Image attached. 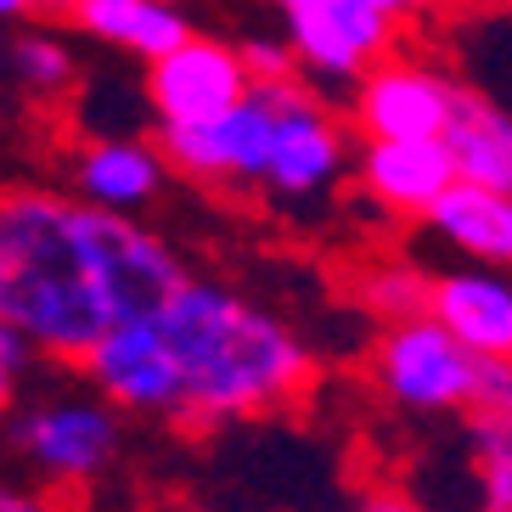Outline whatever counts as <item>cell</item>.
<instances>
[{"label": "cell", "instance_id": "1", "mask_svg": "<svg viewBox=\"0 0 512 512\" xmlns=\"http://www.w3.org/2000/svg\"><path fill=\"white\" fill-rule=\"evenodd\" d=\"M181 276V254L130 214L51 186H0V321L29 355L79 366L107 327L158 310Z\"/></svg>", "mask_w": 512, "mask_h": 512}, {"label": "cell", "instance_id": "2", "mask_svg": "<svg viewBox=\"0 0 512 512\" xmlns=\"http://www.w3.org/2000/svg\"><path fill=\"white\" fill-rule=\"evenodd\" d=\"M147 316L158 327L175 383L169 406L175 422L209 428V422L265 417L293 406L316 377V355L299 332L220 282L181 276Z\"/></svg>", "mask_w": 512, "mask_h": 512}, {"label": "cell", "instance_id": "3", "mask_svg": "<svg viewBox=\"0 0 512 512\" xmlns=\"http://www.w3.org/2000/svg\"><path fill=\"white\" fill-rule=\"evenodd\" d=\"M276 102H282V79L248 85L242 102L203 124H158V152L169 175H192L209 186H259L276 136Z\"/></svg>", "mask_w": 512, "mask_h": 512}, {"label": "cell", "instance_id": "4", "mask_svg": "<svg viewBox=\"0 0 512 512\" xmlns=\"http://www.w3.org/2000/svg\"><path fill=\"white\" fill-rule=\"evenodd\" d=\"M473 366H479V355H467L434 316L394 321L372 349V372L383 383V394L400 411H417V417L467 411V400H473Z\"/></svg>", "mask_w": 512, "mask_h": 512}, {"label": "cell", "instance_id": "5", "mask_svg": "<svg viewBox=\"0 0 512 512\" xmlns=\"http://www.w3.org/2000/svg\"><path fill=\"white\" fill-rule=\"evenodd\" d=\"M17 451L46 484H91L119 456V411L102 394H57L17 417Z\"/></svg>", "mask_w": 512, "mask_h": 512}, {"label": "cell", "instance_id": "6", "mask_svg": "<svg viewBox=\"0 0 512 512\" xmlns=\"http://www.w3.org/2000/svg\"><path fill=\"white\" fill-rule=\"evenodd\" d=\"M355 85V130L366 141H411V136H439L456 113V96L467 91L456 74H445L428 57H383L366 62Z\"/></svg>", "mask_w": 512, "mask_h": 512}, {"label": "cell", "instance_id": "7", "mask_svg": "<svg viewBox=\"0 0 512 512\" xmlns=\"http://www.w3.org/2000/svg\"><path fill=\"white\" fill-rule=\"evenodd\" d=\"M349 169V130L344 119L321 102L310 85H299V74L282 79V102H276V136L271 158H265V192L276 197H321L338 186V175Z\"/></svg>", "mask_w": 512, "mask_h": 512}, {"label": "cell", "instance_id": "8", "mask_svg": "<svg viewBox=\"0 0 512 512\" xmlns=\"http://www.w3.org/2000/svg\"><path fill=\"white\" fill-rule=\"evenodd\" d=\"M248 85L254 79L242 68L237 46L209 40V34H186L181 46L147 62V107L158 124H203L242 102Z\"/></svg>", "mask_w": 512, "mask_h": 512}, {"label": "cell", "instance_id": "9", "mask_svg": "<svg viewBox=\"0 0 512 512\" xmlns=\"http://www.w3.org/2000/svg\"><path fill=\"white\" fill-rule=\"evenodd\" d=\"M282 17L293 62L316 79H355L394 40V23L361 0H293Z\"/></svg>", "mask_w": 512, "mask_h": 512}, {"label": "cell", "instance_id": "10", "mask_svg": "<svg viewBox=\"0 0 512 512\" xmlns=\"http://www.w3.org/2000/svg\"><path fill=\"white\" fill-rule=\"evenodd\" d=\"M361 175L366 197L383 203L389 214H406V220H422L434 209V197L456 181L451 152L439 136H411V141H366L361 147Z\"/></svg>", "mask_w": 512, "mask_h": 512}, {"label": "cell", "instance_id": "11", "mask_svg": "<svg viewBox=\"0 0 512 512\" xmlns=\"http://www.w3.org/2000/svg\"><path fill=\"white\" fill-rule=\"evenodd\" d=\"M164 181H169V164L158 152V141L96 136L74 158V197L113 214H141L152 197L164 192Z\"/></svg>", "mask_w": 512, "mask_h": 512}, {"label": "cell", "instance_id": "12", "mask_svg": "<svg viewBox=\"0 0 512 512\" xmlns=\"http://www.w3.org/2000/svg\"><path fill=\"white\" fill-rule=\"evenodd\" d=\"M428 316L451 332L467 355H507L512 282L501 271H445L428 282Z\"/></svg>", "mask_w": 512, "mask_h": 512}, {"label": "cell", "instance_id": "13", "mask_svg": "<svg viewBox=\"0 0 512 512\" xmlns=\"http://www.w3.org/2000/svg\"><path fill=\"white\" fill-rule=\"evenodd\" d=\"M422 220H428V231H434L439 242H451L456 254H473V259H484V265L512 271V192L451 181Z\"/></svg>", "mask_w": 512, "mask_h": 512}, {"label": "cell", "instance_id": "14", "mask_svg": "<svg viewBox=\"0 0 512 512\" xmlns=\"http://www.w3.org/2000/svg\"><path fill=\"white\" fill-rule=\"evenodd\" d=\"M68 17L79 34L141 62L164 57L169 46H181L192 34L181 0H68Z\"/></svg>", "mask_w": 512, "mask_h": 512}, {"label": "cell", "instance_id": "15", "mask_svg": "<svg viewBox=\"0 0 512 512\" xmlns=\"http://www.w3.org/2000/svg\"><path fill=\"white\" fill-rule=\"evenodd\" d=\"M439 141L451 152L456 181L512 192V107L490 102L479 91H462L451 124L439 130Z\"/></svg>", "mask_w": 512, "mask_h": 512}, {"label": "cell", "instance_id": "16", "mask_svg": "<svg viewBox=\"0 0 512 512\" xmlns=\"http://www.w3.org/2000/svg\"><path fill=\"white\" fill-rule=\"evenodd\" d=\"M467 512H512V411H462Z\"/></svg>", "mask_w": 512, "mask_h": 512}, {"label": "cell", "instance_id": "17", "mask_svg": "<svg viewBox=\"0 0 512 512\" xmlns=\"http://www.w3.org/2000/svg\"><path fill=\"white\" fill-rule=\"evenodd\" d=\"M428 282H434V276H422L406 259H377V265L361 271V304L383 321V327L428 316Z\"/></svg>", "mask_w": 512, "mask_h": 512}, {"label": "cell", "instance_id": "18", "mask_svg": "<svg viewBox=\"0 0 512 512\" xmlns=\"http://www.w3.org/2000/svg\"><path fill=\"white\" fill-rule=\"evenodd\" d=\"M6 62H12L17 85L34 91V96H62L74 85V51H68V40H57V34H46V29L17 34V46Z\"/></svg>", "mask_w": 512, "mask_h": 512}, {"label": "cell", "instance_id": "19", "mask_svg": "<svg viewBox=\"0 0 512 512\" xmlns=\"http://www.w3.org/2000/svg\"><path fill=\"white\" fill-rule=\"evenodd\" d=\"M237 57H242V68H248V79H254V85H271V79H293V74H299L293 46H287V40H271V34L242 40Z\"/></svg>", "mask_w": 512, "mask_h": 512}, {"label": "cell", "instance_id": "20", "mask_svg": "<svg viewBox=\"0 0 512 512\" xmlns=\"http://www.w3.org/2000/svg\"><path fill=\"white\" fill-rule=\"evenodd\" d=\"M467 411H512V361L507 355H479Z\"/></svg>", "mask_w": 512, "mask_h": 512}, {"label": "cell", "instance_id": "21", "mask_svg": "<svg viewBox=\"0 0 512 512\" xmlns=\"http://www.w3.org/2000/svg\"><path fill=\"white\" fill-rule=\"evenodd\" d=\"M23 372H29V344L0 321V417L12 411L17 389H23Z\"/></svg>", "mask_w": 512, "mask_h": 512}, {"label": "cell", "instance_id": "22", "mask_svg": "<svg viewBox=\"0 0 512 512\" xmlns=\"http://www.w3.org/2000/svg\"><path fill=\"white\" fill-rule=\"evenodd\" d=\"M361 512H439L434 501H422L417 490H400V484H377V490H366Z\"/></svg>", "mask_w": 512, "mask_h": 512}, {"label": "cell", "instance_id": "23", "mask_svg": "<svg viewBox=\"0 0 512 512\" xmlns=\"http://www.w3.org/2000/svg\"><path fill=\"white\" fill-rule=\"evenodd\" d=\"M0 512H62V507H57V501H46V496H29V490L0 484Z\"/></svg>", "mask_w": 512, "mask_h": 512}, {"label": "cell", "instance_id": "24", "mask_svg": "<svg viewBox=\"0 0 512 512\" xmlns=\"http://www.w3.org/2000/svg\"><path fill=\"white\" fill-rule=\"evenodd\" d=\"M361 6H372L377 17H389V23H400V17H417V12H428L434 0H361Z\"/></svg>", "mask_w": 512, "mask_h": 512}, {"label": "cell", "instance_id": "25", "mask_svg": "<svg viewBox=\"0 0 512 512\" xmlns=\"http://www.w3.org/2000/svg\"><path fill=\"white\" fill-rule=\"evenodd\" d=\"M12 6H17V12H23V17H57V12H68V0H12Z\"/></svg>", "mask_w": 512, "mask_h": 512}, {"label": "cell", "instance_id": "26", "mask_svg": "<svg viewBox=\"0 0 512 512\" xmlns=\"http://www.w3.org/2000/svg\"><path fill=\"white\" fill-rule=\"evenodd\" d=\"M271 6H282V12H287V6H293V0H271Z\"/></svg>", "mask_w": 512, "mask_h": 512}, {"label": "cell", "instance_id": "27", "mask_svg": "<svg viewBox=\"0 0 512 512\" xmlns=\"http://www.w3.org/2000/svg\"><path fill=\"white\" fill-rule=\"evenodd\" d=\"M507 361H512V349H507Z\"/></svg>", "mask_w": 512, "mask_h": 512}]
</instances>
